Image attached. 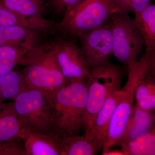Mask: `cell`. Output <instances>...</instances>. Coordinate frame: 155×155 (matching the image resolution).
<instances>
[{
  "instance_id": "cell-11",
  "label": "cell",
  "mask_w": 155,
  "mask_h": 155,
  "mask_svg": "<svg viewBox=\"0 0 155 155\" xmlns=\"http://www.w3.org/2000/svg\"><path fill=\"white\" fill-rule=\"evenodd\" d=\"M50 35L20 26H0V46L12 45L30 50Z\"/></svg>"
},
{
  "instance_id": "cell-3",
  "label": "cell",
  "mask_w": 155,
  "mask_h": 155,
  "mask_svg": "<svg viewBox=\"0 0 155 155\" xmlns=\"http://www.w3.org/2000/svg\"><path fill=\"white\" fill-rule=\"evenodd\" d=\"M117 12L112 0H81L65 11L57 33L78 40L85 31L110 22Z\"/></svg>"
},
{
  "instance_id": "cell-5",
  "label": "cell",
  "mask_w": 155,
  "mask_h": 155,
  "mask_svg": "<svg viewBox=\"0 0 155 155\" xmlns=\"http://www.w3.org/2000/svg\"><path fill=\"white\" fill-rule=\"evenodd\" d=\"M148 71L147 66L142 61L127 67V81L121 89V95L111 116L102 155L114 146L118 145L122 138L134 109L136 89Z\"/></svg>"
},
{
  "instance_id": "cell-18",
  "label": "cell",
  "mask_w": 155,
  "mask_h": 155,
  "mask_svg": "<svg viewBox=\"0 0 155 155\" xmlns=\"http://www.w3.org/2000/svg\"><path fill=\"white\" fill-rule=\"evenodd\" d=\"M26 87L21 71L14 69L0 75V104L13 99Z\"/></svg>"
},
{
  "instance_id": "cell-9",
  "label": "cell",
  "mask_w": 155,
  "mask_h": 155,
  "mask_svg": "<svg viewBox=\"0 0 155 155\" xmlns=\"http://www.w3.org/2000/svg\"><path fill=\"white\" fill-rule=\"evenodd\" d=\"M78 39L90 68L104 64L113 54V35L110 21L85 31Z\"/></svg>"
},
{
  "instance_id": "cell-8",
  "label": "cell",
  "mask_w": 155,
  "mask_h": 155,
  "mask_svg": "<svg viewBox=\"0 0 155 155\" xmlns=\"http://www.w3.org/2000/svg\"><path fill=\"white\" fill-rule=\"evenodd\" d=\"M49 45L67 82L85 79L90 67L77 40L56 34L48 39Z\"/></svg>"
},
{
  "instance_id": "cell-2",
  "label": "cell",
  "mask_w": 155,
  "mask_h": 155,
  "mask_svg": "<svg viewBox=\"0 0 155 155\" xmlns=\"http://www.w3.org/2000/svg\"><path fill=\"white\" fill-rule=\"evenodd\" d=\"M48 38L25 53L19 65L23 67L26 86L40 91L49 98L68 82L50 49Z\"/></svg>"
},
{
  "instance_id": "cell-1",
  "label": "cell",
  "mask_w": 155,
  "mask_h": 155,
  "mask_svg": "<svg viewBox=\"0 0 155 155\" xmlns=\"http://www.w3.org/2000/svg\"><path fill=\"white\" fill-rule=\"evenodd\" d=\"M87 98V78L68 82L49 97L56 136L80 135L84 131Z\"/></svg>"
},
{
  "instance_id": "cell-7",
  "label": "cell",
  "mask_w": 155,
  "mask_h": 155,
  "mask_svg": "<svg viewBox=\"0 0 155 155\" xmlns=\"http://www.w3.org/2000/svg\"><path fill=\"white\" fill-rule=\"evenodd\" d=\"M113 35V52L118 61L127 66L135 64L142 52L143 39L134 18L119 12L110 19Z\"/></svg>"
},
{
  "instance_id": "cell-10",
  "label": "cell",
  "mask_w": 155,
  "mask_h": 155,
  "mask_svg": "<svg viewBox=\"0 0 155 155\" xmlns=\"http://www.w3.org/2000/svg\"><path fill=\"white\" fill-rule=\"evenodd\" d=\"M121 94V89L114 92L108 97L97 114L91 129L87 133L84 134L100 150L103 149L105 142L111 116Z\"/></svg>"
},
{
  "instance_id": "cell-14",
  "label": "cell",
  "mask_w": 155,
  "mask_h": 155,
  "mask_svg": "<svg viewBox=\"0 0 155 155\" xmlns=\"http://www.w3.org/2000/svg\"><path fill=\"white\" fill-rule=\"evenodd\" d=\"M22 127L13 102L0 104V141L21 137Z\"/></svg>"
},
{
  "instance_id": "cell-13",
  "label": "cell",
  "mask_w": 155,
  "mask_h": 155,
  "mask_svg": "<svg viewBox=\"0 0 155 155\" xmlns=\"http://www.w3.org/2000/svg\"><path fill=\"white\" fill-rule=\"evenodd\" d=\"M60 155H93L100 149L84 134L56 136Z\"/></svg>"
},
{
  "instance_id": "cell-22",
  "label": "cell",
  "mask_w": 155,
  "mask_h": 155,
  "mask_svg": "<svg viewBox=\"0 0 155 155\" xmlns=\"http://www.w3.org/2000/svg\"><path fill=\"white\" fill-rule=\"evenodd\" d=\"M0 155H26L22 138L0 141Z\"/></svg>"
},
{
  "instance_id": "cell-4",
  "label": "cell",
  "mask_w": 155,
  "mask_h": 155,
  "mask_svg": "<svg viewBox=\"0 0 155 155\" xmlns=\"http://www.w3.org/2000/svg\"><path fill=\"white\" fill-rule=\"evenodd\" d=\"M124 71L122 67L108 61L91 68L87 77V103L84 122V134L91 128L95 118L108 97L121 89Z\"/></svg>"
},
{
  "instance_id": "cell-16",
  "label": "cell",
  "mask_w": 155,
  "mask_h": 155,
  "mask_svg": "<svg viewBox=\"0 0 155 155\" xmlns=\"http://www.w3.org/2000/svg\"><path fill=\"white\" fill-rule=\"evenodd\" d=\"M137 29L144 41L146 50H155V5L150 4L134 18Z\"/></svg>"
},
{
  "instance_id": "cell-15",
  "label": "cell",
  "mask_w": 155,
  "mask_h": 155,
  "mask_svg": "<svg viewBox=\"0 0 155 155\" xmlns=\"http://www.w3.org/2000/svg\"><path fill=\"white\" fill-rule=\"evenodd\" d=\"M118 145L125 155H154V128L133 138L122 140Z\"/></svg>"
},
{
  "instance_id": "cell-19",
  "label": "cell",
  "mask_w": 155,
  "mask_h": 155,
  "mask_svg": "<svg viewBox=\"0 0 155 155\" xmlns=\"http://www.w3.org/2000/svg\"><path fill=\"white\" fill-rule=\"evenodd\" d=\"M0 3L11 11L28 17H43L46 9L44 0H0Z\"/></svg>"
},
{
  "instance_id": "cell-21",
  "label": "cell",
  "mask_w": 155,
  "mask_h": 155,
  "mask_svg": "<svg viewBox=\"0 0 155 155\" xmlns=\"http://www.w3.org/2000/svg\"><path fill=\"white\" fill-rule=\"evenodd\" d=\"M115 8L122 14L132 13L136 15L144 11L150 4V0H112Z\"/></svg>"
},
{
  "instance_id": "cell-24",
  "label": "cell",
  "mask_w": 155,
  "mask_h": 155,
  "mask_svg": "<svg viewBox=\"0 0 155 155\" xmlns=\"http://www.w3.org/2000/svg\"><path fill=\"white\" fill-rule=\"evenodd\" d=\"M103 155H125L124 153L122 150H109L107 151Z\"/></svg>"
},
{
  "instance_id": "cell-23",
  "label": "cell",
  "mask_w": 155,
  "mask_h": 155,
  "mask_svg": "<svg viewBox=\"0 0 155 155\" xmlns=\"http://www.w3.org/2000/svg\"><path fill=\"white\" fill-rule=\"evenodd\" d=\"M81 0H44L46 8H48L55 15L62 16L67 8Z\"/></svg>"
},
{
  "instance_id": "cell-20",
  "label": "cell",
  "mask_w": 155,
  "mask_h": 155,
  "mask_svg": "<svg viewBox=\"0 0 155 155\" xmlns=\"http://www.w3.org/2000/svg\"><path fill=\"white\" fill-rule=\"evenodd\" d=\"M30 50L12 45L0 46V75L14 70Z\"/></svg>"
},
{
  "instance_id": "cell-6",
  "label": "cell",
  "mask_w": 155,
  "mask_h": 155,
  "mask_svg": "<svg viewBox=\"0 0 155 155\" xmlns=\"http://www.w3.org/2000/svg\"><path fill=\"white\" fill-rule=\"evenodd\" d=\"M13 100L22 129L56 136L51 105L46 95L27 87Z\"/></svg>"
},
{
  "instance_id": "cell-12",
  "label": "cell",
  "mask_w": 155,
  "mask_h": 155,
  "mask_svg": "<svg viewBox=\"0 0 155 155\" xmlns=\"http://www.w3.org/2000/svg\"><path fill=\"white\" fill-rule=\"evenodd\" d=\"M22 133L26 155H60L56 136L22 129Z\"/></svg>"
},
{
  "instance_id": "cell-17",
  "label": "cell",
  "mask_w": 155,
  "mask_h": 155,
  "mask_svg": "<svg viewBox=\"0 0 155 155\" xmlns=\"http://www.w3.org/2000/svg\"><path fill=\"white\" fill-rule=\"evenodd\" d=\"M155 69L150 72L139 83L136 89V107L149 111L155 107Z\"/></svg>"
}]
</instances>
